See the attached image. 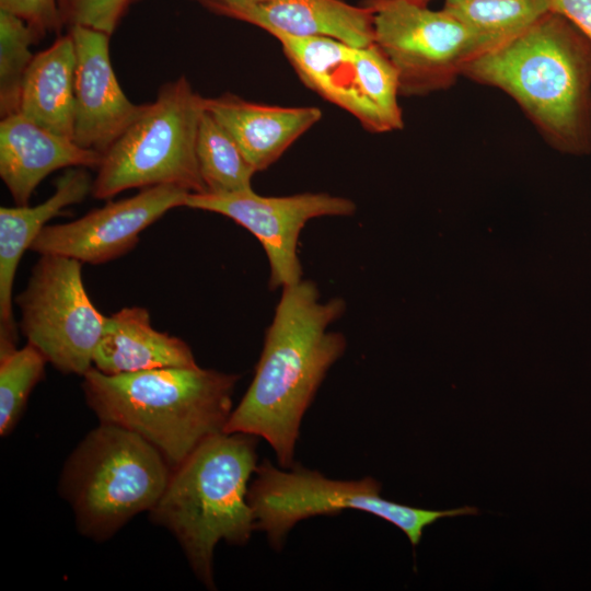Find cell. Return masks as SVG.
<instances>
[{"mask_svg": "<svg viewBox=\"0 0 591 591\" xmlns=\"http://www.w3.org/2000/svg\"><path fill=\"white\" fill-rule=\"evenodd\" d=\"M345 311L340 297L321 301L314 281L282 288L254 378L224 432L263 438L280 467L294 464L302 418L347 347L346 337L329 329Z\"/></svg>", "mask_w": 591, "mask_h": 591, "instance_id": "obj_1", "label": "cell"}, {"mask_svg": "<svg viewBox=\"0 0 591 591\" xmlns=\"http://www.w3.org/2000/svg\"><path fill=\"white\" fill-rule=\"evenodd\" d=\"M463 74L512 96L560 151H591V42L549 12L477 56Z\"/></svg>", "mask_w": 591, "mask_h": 591, "instance_id": "obj_2", "label": "cell"}, {"mask_svg": "<svg viewBox=\"0 0 591 591\" xmlns=\"http://www.w3.org/2000/svg\"><path fill=\"white\" fill-rule=\"evenodd\" d=\"M239 379L199 366L119 374L92 367L82 387L101 422L139 434L173 468L207 438L224 432Z\"/></svg>", "mask_w": 591, "mask_h": 591, "instance_id": "obj_3", "label": "cell"}, {"mask_svg": "<svg viewBox=\"0 0 591 591\" xmlns=\"http://www.w3.org/2000/svg\"><path fill=\"white\" fill-rule=\"evenodd\" d=\"M257 438L220 432L202 441L172 468L150 517L166 528L183 548L197 578L215 588L213 552L225 541L244 545L255 521L247 500L257 468Z\"/></svg>", "mask_w": 591, "mask_h": 591, "instance_id": "obj_4", "label": "cell"}, {"mask_svg": "<svg viewBox=\"0 0 591 591\" xmlns=\"http://www.w3.org/2000/svg\"><path fill=\"white\" fill-rule=\"evenodd\" d=\"M171 473L165 457L142 437L101 422L69 456L60 486L80 532L104 541L135 515L151 511Z\"/></svg>", "mask_w": 591, "mask_h": 591, "instance_id": "obj_5", "label": "cell"}, {"mask_svg": "<svg viewBox=\"0 0 591 591\" xmlns=\"http://www.w3.org/2000/svg\"><path fill=\"white\" fill-rule=\"evenodd\" d=\"M205 97L182 76L161 85L157 99L103 154L92 182L95 199L130 188L174 185L205 193L196 154Z\"/></svg>", "mask_w": 591, "mask_h": 591, "instance_id": "obj_6", "label": "cell"}, {"mask_svg": "<svg viewBox=\"0 0 591 591\" xmlns=\"http://www.w3.org/2000/svg\"><path fill=\"white\" fill-rule=\"evenodd\" d=\"M381 487L370 476L337 480L296 463L290 468H282L264 460L257 465L247 500L255 529L265 532L277 551L298 522L346 509L363 511L392 523L406 534L414 547L419 544L424 530L436 521L478 514V509L470 506L428 510L397 503L383 498Z\"/></svg>", "mask_w": 591, "mask_h": 591, "instance_id": "obj_7", "label": "cell"}, {"mask_svg": "<svg viewBox=\"0 0 591 591\" xmlns=\"http://www.w3.org/2000/svg\"><path fill=\"white\" fill-rule=\"evenodd\" d=\"M374 43L395 68L399 94L450 85L477 56L497 47L443 9L412 0H371Z\"/></svg>", "mask_w": 591, "mask_h": 591, "instance_id": "obj_8", "label": "cell"}, {"mask_svg": "<svg viewBox=\"0 0 591 591\" xmlns=\"http://www.w3.org/2000/svg\"><path fill=\"white\" fill-rule=\"evenodd\" d=\"M81 267L74 258L42 254L14 303L27 343L62 373L83 376L93 367L107 316L91 301Z\"/></svg>", "mask_w": 591, "mask_h": 591, "instance_id": "obj_9", "label": "cell"}, {"mask_svg": "<svg viewBox=\"0 0 591 591\" xmlns=\"http://www.w3.org/2000/svg\"><path fill=\"white\" fill-rule=\"evenodd\" d=\"M271 35L301 81L363 128L386 132L403 127L397 72L375 43L358 47L324 36Z\"/></svg>", "mask_w": 591, "mask_h": 591, "instance_id": "obj_10", "label": "cell"}, {"mask_svg": "<svg viewBox=\"0 0 591 591\" xmlns=\"http://www.w3.org/2000/svg\"><path fill=\"white\" fill-rule=\"evenodd\" d=\"M184 207L222 215L250 231L267 255L270 289H282L303 279L298 243L308 221L351 216L357 209L352 200L327 193L267 197L253 189L229 194L189 193Z\"/></svg>", "mask_w": 591, "mask_h": 591, "instance_id": "obj_11", "label": "cell"}, {"mask_svg": "<svg viewBox=\"0 0 591 591\" xmlns=\"http://www.w3.org/2000/svg\"><path fill=\"white\" fill-rule=\"evenodd\" d=\"M189 193L174 185L141 188L136 195L108 201L70 222L46 225L31 251L99 265L131 251L141 232L169 210L184 207Z\"/></svg>", "mask_w": 591, "mask_h": 591, "instance_id": "obj_12", "label": "cell"}, {"mask_svg": "<svg viewBox=\"0 0 591 591\" xmlns=\"http://www.w3.org/2000/svg\"><path fill=\"white\" fill-rule=\"evenodd\" d=\"M76 53L72 140L104 154L143 113L146 104L131 102L114 72L111 35L84 26L68 32Z\"/></svg>", "mask_w": 591, "mask_h": 591, "instance_id": "obj_13", "label": "cell"}, {"mask_svg": "<svg viewBox=\"0 0 591 591\" xmlns=\"http://www.w3.org/2000/svg\"><path fill=\"white\" fill-rule=\"evenodd\" d=\"M92 182L85 167L67 169L56 181L54 193L43 202L0 208V357L18 348L13 285L22 256L49 220L91 194Z\"/></svg>", "mask_w": 591, "mask_h": 591, "instance_id": "obj_14", "label": "cell"}, {"mask_svg": "<svg viewBox=\"0 0 591 591\" xmlns=\"http://www.w3.org/2000/svg\"><path fill=\"white\" fill-rule=\"evenodd\" d=\"M103 154L79 147L20 112L1 117L0 176L16 206H26L43 179L60 169H97Z\"/></svg>", "mask_w": 591, "mask_h": 591, "instance_id": "obj_15", "label": "cell"}, {"mask_svg": "<svg viewBox=\"0 0 591 591\" xmlns=\"http://www.w3.org/2000/svg\"><path fill=\"white\" fill-rule=\"evenodd\" d=\"M212 12L256 25L269 34L324 36L366 47L374 44L373 13L367 4L341 0H267L256 5L219 7Z\"/></svg>", "mask_w": 591, "mask_h": 591, "instance_id": "obj_16", "label": "cell"}, {"mask_svg": "<svg viewBox=\"0 0 591 591\" xmlns=\"http://www.w3.org/2000/svg\"><path fill=\"white\" fill-rule=\"evenodd\" d=\"M205 109L229 132L260 172L322 117L318 107H285L243 100L231 93L205 97Z\"/></svg>", "mask_w": 591, "mask_h": 591, "instance_id": "obj_17", "label": "cell"}, {"mask_svg": "<svg viewBox=\"0 0 591 591\" xmlns=\"http://www.w3.org/2000/svg\"><path fill=\"white\" fill-rule=\"evenodd\" d=\"M93 367L106 374H119L198 364L183 339L152 326L146 308L126 306L106 317Z\"/></svg>", "mask_w": 591, "mask_h": 591, "instance_id": "obj_18", "label": "cell"}, {"mask_svg": "<svg viewBox=\"0 0 591 591\" xmlns=\"http://www.w3.org/2000/svg\"><path fill=\"white\" fill-rule=\"evenodd\" d=\"M76 53L70 34L36 54L25 74L19 112L63 138L73 137Z\"/></svg>", "mask_w": 591, "mask_h": 591, "instance_id": "obj_19", "label": "cell"}, {"mask_svg": "<svg viewBox=\"0 0 591 591\" xmlns=\"http://www.w3.org/2000/svg\"><path fill=\"white\" fill-rule=\"evenodd\" d=\"M196 154L205 193L253 189L252 178L256 170L229 132L206 109L199 123Z\"/></svg>", "mask_w": 591, "mask_h": 591, "instance_id": "obj_20", "label": "cell"}, {"mask_svg": "<svg viewBox=\"0 0 591 591\" xmlns=\"http://www.w3.org/2000/svg\"><path fill=\"white\" fill-rule=\"evenodd\" d=\"M443 10L498 46L551 11V0H444Z\"/></svg>", "mask_w": 591, "mask_h": 591, "instance_id": "obj_21", "label": "cell"}, {"mask_svg": "<svg viewBox=\"0 0 591 591\" xmlns=\"http://www.w3.org/2000/svg\"><path fill=\"white\" fill-rule=\"evenodd\" d=\"M39 37L20 16L0 9V114L20 109L25 74L35 55L31 46Z\"/></svg>", "mask_w": 591, "mask_h": 591, "instance_id": "obj_22", "label": "cell"}, {"mask_svg": "<svg viewBox=\"0 0 591 591\" xmlns=\"http://www.w3.org/2000/svg\"><path fill=\"white\" fill-rule=\"evenodd\" d=\"M48 361L31 344L0 357V432L10 433L19 421L28 396L43 379Z\"/></svg>", "mask_w": 591, "mask_h": 591, "instance_id": "obj_23", "label": "cell"}, {"mask_svg": "<svg viewBox=\"0 0 591 591\" xmlns=\"http://www.w3.org/2000/svg\"><path fill=\"white\" fill-rule=\"evenodd\" d=\"M140 0H57L61 23L112 34L131 5Z\"/></svg>", "mask_w": 591, "mask_h": 591, "instance_id": "obj_24", "label": "cell"}, {"mask_svg": "<svg viewBox=\"0 0 591 591\" xmlns=\"http://www.w3.org/2000/svg\"><path fill=\"white\" fill-rule=\"evenodd\" d=\"M0 9L23 19L39 39L63 27L57 0H0Z\"/></svg>", "mask_w": 591, "mask_h": 591, "instance_id": "obj_25", "label": "cell"}, {"mask_svg": "<svg viewBox=\"0 0 591 591\" xmlns=\"http://www.w3.org/2000/svg\"><path fill=\"white\" fill-rule=\"evenodd\" d=\"M551 11L569 20L591 42V0H551Z\"/></svg>", "mask_w": 591, "mask_h": 591, "instance_id": "obj_26", "label": "cell"}, {"mask_svg": "<svg viewBox=\"0 0 591 591\" xmlns=\"http://www.w3.org/2000/svg\"><path fill=\"white\" fill-rule=\"evenodd\" d=\"M207 7L209 10L219 7H245L256 5L267 0H196Z\"/></svg>", "mask_w": 591, "mask_h": 591, "instance_id": "obj_27", "label": "cell"}, {"mask_svg": "<svg viewBox=\"0 0 591 591\" xmlns=\"http://www.w3.org/2000/svg\"><path fill=\"white\" fill-rule=\"evenodd\" d=\"M412 1L426 5V2H428L429 0H412Z\"/></svg>", "mask_w": 591, "mask_h": 591, "instance_id": "obj_28", "label": "cell"}]
</instances>
